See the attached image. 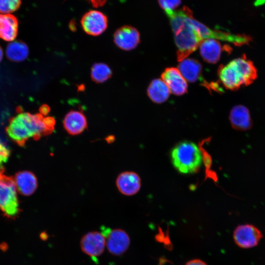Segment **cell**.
Here are the masks:
<instances>
[{"label":"cell","mask_w":265,"mask_h":265,"mask_svg":"<svg viewBox=\"0 0 265 265\" xmlns=\"http://www.w3.org/2000/svg\"><path fill=\"white\" fill-rule=\"evenodd\" d=\"M46 125L45 117L39 114L21 112L13 117L6 128L8 136L20 144L32 138L50 133Z\"/></svg>","instance_id":"cell-1"},{"label":"cell","mask_w":265,"mask_h":265,"mask_svg":"<svg viewBox=\"0 0 265 265\" xmlns=\"http://www.w3.org/2000/svg\"><path fill=\"white\" fill-rule=\"evenodd\" d=\"M217 75L225 88L236 90L242 85L251 84L257 78V71L252 61L243 54L219 66Z\"/></svg>","instance_id":"cell-2"},{"label":"cell","mask_w":265,"mask_h":265,"mask_svg":"<svg viewBox=\"0 0 265 265\" xmlns=\"http://www.w3.org/2000/svg\"><path fill=\"white\" fill-rule=\"evenodd\" d=\"M170 156L174 167L181 173H196L202 164L200 149L195 143L189 141L177 144L172 149Z\"/></svg>","instance_id":"cell-3"},{"label":"cell","mask_w":265,"mask_h":265,"mask_svg":"<svg viewBox=\"0 0 265 265\" xmlns=\"http://www.w3.org/2000/svg\"><path fill=\"white\" fill-rule=\"evenodd\" d=\"M189 14L179 26L172 29L177 47V60L180 62L187 58L199 46L203 40L198 31L189 21Z\"/></svg>","instance_id":"cell-4"},{"label":"cell","mask_w":265,"mask_h":265,"mask_svg":"<svg viewBox=\"0 0 265 265\" xmlns=\"http://www.w3.org/2000/svg\"><path fill=\"white\" fill-rule=\"evenodd\" d=\"M18 192L13 179L3 176L0 179V209L9 217L19 212Z\"/></svg>","instance_id":"cell-5"},{"label":"cell","mask_w":265,"mask_h":265,"mask_svg":"<svg viewBox=\"0 0 265 265\" xmlns=\"http://www.w3.org/2000/svg\"><path fill=\"white\" fill-rule=\"evenodd\" d=\"M102 234L106 238V247L111 254L119 256L123 254L129 248L130 239L124 230L106 229Z\"/></svg>","instance_id":"cell-6"},{"label":"cell","mask_w":265,"mask_h":265,"mask_svg":"<svg viewBox=\"0 0 265 265\" xmlns=\"http://www.w3.org/2000/svg\"><path fill=\"white\" fill-rule=\"evenodd\" d=\"M262 237L261 231L251 224L239 225L233 233V238L236 244L245 249L257 245Z\"/></svg>","instance_id":"cell-7"},{"label":"cell","mask_w":265,"mask_h":265,"mask_svg":"<svg viewBox=\"0 0 265 265\" xmlns=\"http://www.w3.org/2000/svg\"><path fill=\"white\" fill-rule=\"evenodd\" d=\"M107 17L102 12L92 10L83 15L80 21L83 30L92 36H98L103 33L107 26Z\"/></svg>","instance_id":"cell-8"},{"label":"cell","mask_w":265,"mask_h":265,"mask_svg":"<svg viewBox=\"0 0 265 265\" xmlns=\"http://www.w3.org/2000/svg\"><path fill=\"white\" fill-rule=\"evenodd\" d=\"M138 31L131 26H124L118 28L114 33V42L120 49L130 51L135 49L140 42Z\"/></svg>","instance_id":"cell-9"},{"label":"cell","mask_w":265,"mask_h":265,"mask_svg":"<svg viewBox=\"0 0 265 265\" xmlns=\"http://www.w3.org/2000/svg\"><path fill=\"white\" fill-rule=\"evenodd\" d=\"M80 245L84 253L96 258L103 253L106 245V238L101 233L90 232L82 237Z\"/></svg>","instance_id":"cell-10"},{"label":"cell","mask_w":265,"mask_h":265,"mask_svg":"<svg viewBox=\"0 0 265 265\" xmlns=\"http://www.w3.org/2000/svg\"><path fill=\"white\" fill-rule=\"evenodd\" d=\"M178 69L186 80L190 82L200 81L207 88L212 89V84L207 82L202 76V67L198 60L186 58L180 62Z\"/></svg>","instance_id":"cell-11"},{"label":"cell","mask_w":265,"mask_h":265,"mask_svg":"<svg viewBox=\"0 0 265 265\" xmlns=\"http://www.w3.org/2000/svg\"><path fill=\"white\" fill-rule=\"evenodd\" d=\"M161 80L170 91L175 95L181 96L187 92V83L178 68H166L161 75Z\"/></svg>","instance_id":"cell-12"},{"label":"cell","mask_w":265,"mask_h":265,"mask_svg":"<svg viewBox=\"0 0 265 265\" xmlns=\"http://www.w3.org/2000/svg\"><path fill=\"white\" fill-rule=\"evenodd\" d=\"M116 185L118 190L122 194L132 196L136 194L140 190L141 179L135 172L125 171L118 175Z\"/></svg>","instance_id":"cell-13"},{"label":"cell","mask_w":265,"mask_h":265,"mask_svg":"<svg viewBox=\"0 0 265 265\" xmlns=\"http://www.w3.org/2000/svg\"><path fill=\"white\" fill-rule=\"evenodd\" d=\"M63 127L66 132L72 135H78L87 128V120L82 112L71 110L64 117Z\"/></svg>","instance_id":"cell-14"},{"label":"cell","mask_w":265,"mask_h":265,"mask_svg":"<svg viewBox=\"0 0 265 265\" xmlns=\"http://www.w3.org/2000/svg\"><path fill=\"white\" fill-rule=\"evenodd\" d=\"M229 120L232 127L239 131L248 130L252 124L248 108L242 105H237L232 108L229 114Z\"/></svg>","instance_id":"cell-15"},{"label":"cell","mask_w":265,"mask_h":265,"mask_svg":"<svg viewBox=\"0 0 265 265\" xmlns=\"http://www.w3.org/2000/svg\"><path fill=\"white\" fill-rule=\"evenodd\" d=\"M199 47L203 60L213 64L219 61L223 49L219 41L213 39L203 40Z\"/></svg>","instance_id":"cell-16"},{"label":"cell","mask_w":265,"mask_h":265,"mask_svg":"<svg viewBox=\"0 0 265 265\" xmlns=\"http://www.w3.org/2000/svg\"><path fill=\"white\" fill-rule=\"evenodd\" d=\"M18 192L28 196L33 194L37 187V180L31 172L23 171L18 172L13 180Z\"/></svg>","instance_id":"cell-17"},{"label":"cell","mask_w":265,"mask_h":265,"mask_svg":"<svg viewBox=\"0 0 265 265\" xmlns=\"http://www.w3.org/2000/svg\"><path fill=\"white\" fill-rule=\"evenodd\" d=\"M18 22L11 14H0V38L13 41L18 34Z\"/></svg>","instance_id":"cell-18"},{"label":"cell","mask_w":265,"mask_h":265,"mask_svg":"<svg viewBox=\"0 0 265 265\" xmlns=\"http://www.w3.org/2000/svg\"><path fill=\"white\" fill-rule=\"evenodd\" d=\"M147 92L149 98L157 104L166 101L170 93L164 82L159 79H155L150 82Z\"/></svg>","instance_id":"cell-19"},{"label":"cell","mask_w":265,"mask_h":265,"mask_svg":"<svg viewBox=\"0 0 265 265\" xmlns=\"http://www.w3.org/2000/svg\"><path fill=\"white\" fill-rule=\"evenodd\" d=\"M29 50L24 42L20 41H13L7 46L6 55L7 58L13 61L20 62L25 60L28 56Z\"/></svg>","instance_id":"cell-20"},{"label":"cell","mask_w":265,"mask_h":265,"mask_svg":"<svg viewBox=\"0 0 265 265\" xmlns=\"http://www.w3.org/2000/svg\"><path fill=\"white\" fill-rule=\"evenodd\" d=\"M112 75L110 67L104 63H96L91 69V78L96 83H103L108 80Z\"/></svg>","instance_id":"cell-21"},{"label":"cell","mask_w":265,"mask_h":265,"mask_svg":"<svg viewBox=\"0 0 265 265\" xmlns=\"http://www.w3.org/2000/svg\"><path fill=\"white\" fill-rule=\"evenodd\" d=\"M21 0H0V14H11L20 7Z\"/></svg>","instance_id":"cell-22"},{"label":"cell","mask_w":265,"mask_h":265,"mask_svg":"<svg viewBox=\"0 0 265 265\" xmlns=\"http://www.w3.org/2000/svg\"><path fill=\"white\" fill-rule=\"evenodd\" d=\"M158 2L167 15L176 10L181 4V0H158Z\"/></svg>","instance_id":"cell-23"},{"label":"cell","mask_w":265,"mask_h":265,"mask_svg":"<svg viewBox=\"0 0 265 265\" xmlns=\"http://www.w3.org/2000/svg\"><path fill=\"white\" fill-rule=\"evenodd\" d=\"M10 151L8 148L0 142V169L2 170L4 164L8 160Z\"/></svg>","instance_id":"cell-24"},{"label":"cell","mask_w":265,"mask_h":265,"mask_svg":"<svg viewBox=\"0 0 265 265\" xmlns=\"http://www.w3.org/2000/svg\"><path fill=\"white\" fill-rule=\"evenodd\" d=\"M185 265H207V264L201 260L195 259L189 261Z\"/></svg>","instance_id":"cell-25"},{"label":"cell","mask_w":265,"mask_h":265,"mask_svg":"<svg viewBox=\"0 0 265 265\" xmlns=\"http://www.w3.org/2000/svg\"><path fill=\"white\" fill-rule=\"evenodd\" d=\"M94 7H98L104 5L106 0H88Z\"/></svg>","instance_id":"cell-26"},{"label":"cell","mask_w":265,"mask_h":265,"mask_svg":"<svg viewBox=\"0 0 265 265\" xmlns=\"http://www.w3.org/2000/svg\"><path fill=\"white\" fill-rule=\"evenodd\" d=\"M50 110V107L48 106L43 105L41 107L40 109V113L45 116L48 114Z\"/></svg>","instance_id":"cell-27"},{"label":"cell","mask_w":265,"mask_h":265,"mask_svg":"<svg viewBox=\"0 0 265 265\" xmlns=\"http://www.w3.org/2000/svg\"><path fill=\"white\" fill-rule=\"evenodd\" d=\"M114 140L115 137L114 135H109L106 138V140L108 143H112L113 142H114Z\"/></svg>","instance_id":"cell-28"},{"label":"cell","mask_w":265,"mask_h":265,"mask_svg":"<svg viewBox=\"0 0 265 265\" xmlns=\"http://www.w3.org/2000/svg\"><path fill=\"white\" fill-rule=\"evenodd\" d=\"M3 57V51L1 48L0 46V62L1 61Z\"/></svg>","instance_id":"cell-29"},{"label":"cell","mask_w":265,"mask_h":265,"mask_svg":"<svg viewBox=\"0 0 265 265\" xmlns=\"http://www.w3.org/2000/svg\"><path fill=\"white\" fill-rule=\"evenodd\" d=\"M3 177L2 176V170L0 169V179Z\"/></svg>","instance_id":"cell-30"}]
</instances>
